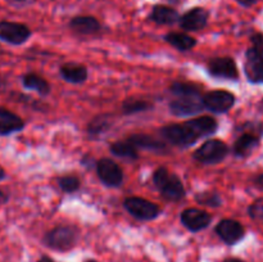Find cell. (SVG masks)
<instances>
[{
  "label": "cell",
  "instance_id": "28",
  "mask_svg": "<svg viewBox=\"0 0 263 262\" xmlns=\"http://www.w3.org/2000/svg\"><path fill=\"white\" fill-rule=\"evenodd\" d=\"M195 200L202 205L208 207H221L222 205V198L217 192H202L195 195Z\"/></svg>",
  "mask_w": 263,
  "mask_h": 262
},
{
  "label": "cell",
  "instance_id": "8",
  "mask_svg": "<svg viewBox=\"0 0 263 262\" xmlns=\"http://www.w3.org/2000/svg\"><path fill=\"white\" fill-rule=\"evenodd\" d=\"M203 104L210 112L225 113L229 112L235 104V95L223 89L212 90L203 95Z\"/></svg>",
  "mask_w": 263,
  "mask_h": 262
},
{
  "label": "cell",
  "instance_id": "22",
  "mask_svg": "<svg viewBox=\"0 0 263 262\" xmlns=\"http://www.w3.org/2000/svg\"><path fill=\"white\" fill-rule=\"evenodd\" d=\"M189 123L194 128L195 133L199 135L200 139L213 135L218 128V122L211 116H202V117L193 118V120H189Z\"/></svg>",
  "mask_w": 263,
  "mask_h": 262
},
{
  "label": "cell",
  "instance_id": "34",
  "mask_svg": "<svg viewBox=\"0 0 263 262\" xmlns=\"http://www.w3.org/2000/svg\"><path fill=\"white\" fill-rule=\"evenodd\" d=\"M254 184H256L258 188H261V189H263V174L254 179Z\"/></svg>",
  "mask_w": 263,
  "mask_h": 262
},
{
  "label": "cell",
  "instance_id": "38",
  "mask_svg": "<svg viewBox=\"0 0 263 262\" xmlns=\"http://www.w3.org/2000/svg\"><path fill=\"white\" fill-rule=\"evenodd\" d=\"M5 176H7V174H5L4 169H3V167L0 166V181H2V180H4Z\"/></svg>",
  "mask_w": 263,
  "mask_h": 262
},
{
  "label": "cell",
  "instance_id": "26",
  "mask_svg": "<svg viewBox=\"0 0 263 262\" xmlns=\"http://www.w3.org/2000/svg\"><path fill=\"white\" fill-rule=\"evenodd\" d=\"M170 91L179 98L182 97H202V90L195 84L186 81H175L170 86Z\"/></svg>",
  "mask_w": 263,
  "mask_h": 262
},
{
  "label": "cell",
  "instance_id": "30",
  "mask_svg": "<svg viewBox=\"0 0 263 262\" xmlns=\"http://www.w3.org/2000/svg\"><path fill=\"white\" fill-rule=\"evenodd\" d=\"M248 213L253 220L263 222V199H258L252 203L248 208Z\"/></svg>",
  "mask_w": 263,
  "mask_h": 262
},
{
  "label": "cell",
  "instance_id": "35",
  "mask_svg": "<svg viewBox=\"0 0 263 262\" xmlns=\"http://www.w3.org/2000/svg\"><path fill=\"white\" fill-rule=\"evenodd\" d=\"M10 4H14V5H23V4H27L28 0H8Z\"/></svg>",
  "mask_w": 263,
  "mask_h": 262
},
{
  "label": "cell",
  "instance_id": "10",
  "mask_svg": "<svg viewBox=\"0 0 263 262\" xmlns=\"http://www.w3.org/2000/svg\"><path fill=\"white\" fill-rule=\"evenodd\" d=\"M207 71L215 79L233 80L239 79V69L235 61L231 57H217L207 63Z\"/></svg>",
  "mask_w": 263,
  "mask_h": 262
},
{
  "label": "cell",
  "instance_id": "23",
  "mask_svg": "<svg viewBox=\"0 0 263 262\" xmlns=\"http://www.w3.org/2000/svg\"><path fill=\"white\" fill-rule=\"evenodd\" d=\"M164 41L180 51H189L197 45V39L185 32H168L164 35Z\"/></svg>",
  "mask_w": 263,
  "mask_h": 262
},
{
  "label": "cell",
  "instance_id": "5",
  "mask_svg": "<svg viewBox=\"0 0 263 262\" xmlns=\"http://www.w3.org/2000/svg\"><path fill=\"white\" fill-rule=\"evenodd\" d=\"M229 146L220 139H210L204 141L193 154L195 161L203 164H216L228 157Z\"/></svg>",
  "mask_w": 263,
  "mask_h": 262
},
{
  "label": "cell",
  "instance_id": "24",
  "mask_svg": "<svg viewBox=\"0 0 263 262\" xmlns=\"http://www.w3.org/2000/svg\"><path fill=\"white\" fill-rule=\"evenodd\" d=\"M22 85L25 89L33 90V91L39 92L43 97L50 94V85L46 81L44 77L39 76L36 73H26L22 76Z\"/></svg>",
  "mask_w": 263,
  "mask_h": 262
},
{
  "label": "cell",
  "instance_id": "27",
  "mask_svg": "<svg viewBox=\"0 0 263 262\" xmlns=\"http://www.w3.org/2000/svg\"><path fill=\"white\" fill-rule=\"evenodd\" d=\"M153 108V104L146 100L141 99H126L125 102L122 103V113L125 116H133L138 115V113L146 112V110L152 109Z\"/></svg>",
  "mask_w": 263,
  "mask_h": 262
},
{
  "label": "cell",
  "instance_id": "9",
  "mask_svg": "<svg viewBox=\"0 0 263 262\" xmlns=\"http://www.w3.org/2000/svg\"><path fill=\"white\" fill-rule=\"evenodd\" d=\"M31 38V30L25 23L0 21V40L10 45H22Z\"/></svg>",
  "mask_w": 263,
  "mask_h": 262
},
{
  "label": "cell",
  "instance_id": "37",
  "mask_svg": "<svg viewBox=\"0 0 263 262\" xmlns=\"http://www.w3.org/2000/svg\"><path fill=\"white\" fill-rule=\"evenodd\" d=\"M222 262H244V261H243V259H240V258H235V257H230V258L223 259Z\"/></svg>",
  "mask_w": 263,
  "mask_h": 262
},
{
  "label": "cell",
  "instance_id": "31",
  "mask_svg": "<svg viewBox=\"0 0 263 262\" xmlns=\"http://www.w3.org/2000/svg\"><path fill=\"white\" fill-rule=\"evenodd\" d=\"M235 2L238 3L240 7L251 8V7H253L254 4H257V2H258V0H235Z\"/></svg>",
  "mask_w": 263,
  "mask_h": 262
},
{
  "label": "cell",
  "instance_id": "4",
  "mask_svg": "<svg viewBox=\"0 0 263 262\" xmlns=\"http://www.w3.org/2000/svg\"><path fill=\"white\" fill-rule=\"evenodd\" d=\"M159 134L164 140L180 148L192 146L200 139L189 121L184 123H171V125L163 126L159 130Z\"/></svg>",
  "mask_w": 263,
  "mask_h": 262
},
{
  "label": "cell",
  "instance_id": "36",
  "mask_svg": "<svg viewBox=\"0 0 263 262\" xmlns=\"http://www.w3.org/2000/svg\"><path fill=\"white\" fill-rule=\"evenodd\" d=\"M37 262H57V261H54V259L50 258L49 256H41L40 258L37 259Z\"/></svg>",
  "mask_w": 263,
  "mask_h": 262
},
{
  "label": "cell",
  "instance_id": "21",
  "mask_svg": "<svg viewBox=\"0 0 263 262\" xmlns=\"http://www.w3.org/2000/svg\"><path fill=\"white\" fill-rule=\"evenodd\" d=\"M109 151L113 156L128 162H134L139 158L138 148L134 146L128 140L115 141L109 145Z\"/></svg>",
  "mask_w": 263,
  "mask_h": 262
},
{
  "label": "cell",
  "instance_id": "25",
  "mask_svg": "<svg viewBox=\"0 0 263 262\" xmlns=\"http://www.w3.org/2000/svg\"><path fill=\"white\" fill-rule=\"evenodd\" d=\"M112 115H109V113L98 115L87 125V133H89L90 136H100L112 127Z\"/></svg>",
  "mask_w": 263,
  "mask_h": 262
},
{
  "label": "cell",
  "instance_id": "16",
  "mask_svg": "<svg viewBox=\"0 0 263 262\" xmlns=\"http://www.w3.org/2000/svg\"><path fill=\"white\" fill-rule=\"evenodd\" d=\"M148 18L152 21V22L157 23V25L170 26L179 22L180 14L179 12H177V9L170 7V5L156 4L153 5V8H152Z\"/></svg>",
  "mask_w": 263,
  "mask_h": 262
},
{
  "label": "cell",
  "instance_id": "11",
  "mask_svg": "<svg viewBox=\"0 0 263 262\" xmlns=\"http://www.w3.org/2000/svg\"><path fill=\"white\" fill-rule=\"evenodd\" d=\"M215 233L225 244L235 246L244 238L246 229L239 221L233 220V218H225L216 225Z\"/></svg>",
  "mask_w": 263,
  "mask_h": 262
},
{
  "label": "cell",
  "instance_id": "15",
  "mask_svg": "<svg viewBox=\"0 0 263 262\" xmlns=\"http://www.w3.org/2000/svg\"><path fill=\"white\" fill-rule=\"evenodd\" d=\"M69 30L77 35H95L102 31V23L92 15H76L68 22Z\"/></svg>",
  "mask_w": 263,
  "mask_h": 262
},
{
  "label": "cell",
  "instance_id": "19",
  "mask_svg": "<svg viewBox=\"0 0 263 262\" xmlns=\"http://www.w3.org/2000/svg\"><path fill=\"white\" fill-rule=\"evenodd\" d=\"M126 140L130 141L138 149H146V151L158 152V153H164L168 151L164 141L157 140L153 136L146 135V134H133Z\"/></svg>",
  "mask_w": 263,
  "mask_h": 262
},
{
  "label": "cell",
  "instance_id": "18",
  "mask_svg": "<svg viewBox=\"0 0 263 262\" xmlns=\"http://www.w3.org/2000/svg\"><path fill=\"white\" fill-rule=\"evenodd\" d=\"M23 127H25V122L20 116L7 108L0 107V136L18 133L23 130Z\"/></svg>",
  "mask_w": 263,
  "mask_h": 262
},
{
  "label": "cell",
  "instance_id": "6",
  "mask_svg": "<svg viewBox=\"0 0 263 262\" xmlns=\"http://www.w3.org/2000/svg\"><path fill=\"white\" fill-rule=\"evenodd\" d=\"M123 207L131 216L140 221L156 220L161 215V207L141 197H128L123 200Z\"/></svg>",
  "mask_w": 263,
  "mask_h": 262
},
{
  "label": "cell",
  "instance_id": "2",
  "mask_svg": "<svg viewBox=\"0 0 263 262\" xmlns=\"http://www.w3.org/2000/svg\"><path fill=\"white\" fill-rule=\"evenodd\" d=\"M80 239V230L73 225H59L44 235L43 244L55 252L72 251Z\"/></svg>",
  "mask_w": 263,
  "mask_h": 262
},
{
  "label": "cell",
  "instance_id": "29",
  "mask_svg": "<svg viewBox=\"0 0 263 262\" xmlns=\"http://www.w3.org/2000/svg\"><path fill=\"white\" fill-rule=\"evenodd\" d=\"M59 188L63 190L64 193H74L80 189L81 186V181L76 175H66V176H61L57 179Z\"/></svg>",
  "mask_w": 263,
  "mask_h": 262
},
{
  "label": "cell",
  "instance_id": "20",
  "mask_svg": "<svg viewBox=\"0 0 263 262\" xmlns=\"http://www.w3.org/2000/svg\"><path fill=\"white\" fill-rule=\"evenodd\" d=\"M59 74L64 81L71 82V84H82L87 80L89 72L84 64L66 63L59 68Z\"/></svg>",
  "mask_w": 263,
  "mask_h": 262
},
{
  "label": "cell",
  "instance_id": "1",
  "mask_svg": "<svg viewBox=\"0 0 263 262\" xmlns=\"http://www.w3.org/2000/svg\"><path fill=\"white\" fill-rule=\"evenodd\" d=\"M153 182L162 197L170 202H179L186 195L181 179L166 167H159L154 171Z\"/></svg>",
  "mask_w": 263,
  "mask_h": 262
},
{
  "label": "cell",
  "instance_id": "14",
  "mask_svg": "<svg viewBox=\"0 0 263 262\" xmlns=\"http://www.w3.org/2000/svg\"><path fill=\"white\" fill-rule=\"evenodd\" d=\"M205 109L202 97H182L170 102V110L176 117H187V116L198 115Z\"/></svg>",
  "mask_w": 263,
  "mask_h": 262
},
{
  "label": "cell",
  "instance_id": "17",
  "mask_svg": "<svg viewBox=\"0 0 263 262\" xmlns=\"http://www.w3.org/2000/svg\"><path fill=\"white\" fill-rule=\"evenodd\" d=\"M259 146V138L254 134L244 133L235 140L233 154L238 158H247Z\"/></svg>",
  "mask_w": 263,
  "mask_h": 262
},
{
  "label": "cell",
  "instance_id": "33",
  "mask_svg": "<svg viewBox=\"0 0 263 262\" xmlns=\"http://www.w3.org/2000/svg\"><path fill=\"white\" fill-rule=\"evenodd\" d=\"M81 163L82 164H86L87 167H90V166L92 167V158L90 156H85L84 158L81 159Z\"/></svg>",
  "mask_w": 263,
  "mask_h": 262
},
{
  "label": "cell",
  "instance_id": "32",
  "mask_svg": "<svg viewBox=\"0 0 263 262\" xmlns=\"http://www.w3.org/2000/svg\"><path fill=\"white\" fill-rule=\"evenodd\" d=\"M8 199H9V194L7 192H4V190H0V204L7 203Z\"/></svg>",
  "mask_w": 263,
  "mask_h": 262
},
{
  "label": "cell",
  "instance_id": "3",
  "mask_svg": "<svg viewBox=\"0 0 263 262\" xmlns=\"http://www.w3.org/2000/svg\"><path fill=\"white\" fill-rule=\"evenodd\" d=\"M244 71L251 82H263V35L261 32L251 36V46L246 53Z\"/></svg>",
  "mask_w": 263,
  "mask_h": 262
},
{
  "label": "cell",
  "instance_id": "13",
  "mask_svg": "<svg viewBox=\"0 0 263 262\" xmlns=\"http://www.w3.org/2000/svg\"><path fill=\"white\" fill-rule=\"evenodd\" d=\"M181 223L192 233H199L210 226L212 222V216L203 210L198 208H186L180 215Z\"/></svg>",
  "mask_w": 263,
  "mask_h": 262
},
{
  "label": "cell",
  "instance_id": "12",
  "mask_svg": "<svg viewBox=\"0 0 263 262\" xmlns=\"http://www.w3.org/2000/svg\"><path fill=\"white\" fill-rule=\"evenodd\" d=\"M210 20V12L203 7H194L186 10L182 15H180V27L187 32L200 31L207 26Z\"/></svg>",
  "mask_w": 263,
  "mask_h": 262
},
{
  "label": "cell",
  "instance_id": "7",
  "mask_svg": "<svg viewBox=\"0 0 263 262\" xmlns=\"http://www.w3.org/2000/svg\"><path fill=\"white\" fill-rule=\"evenodd\" d=\"M97 174L102 184L108 188H118L123 184L122 169L110 158H102L97 162Z\"/></svg>",
  "mask_w": 263,
  "mask_h": 262
}]
</instances>
